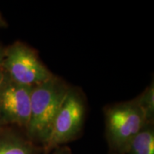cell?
Returning <instances> with one entry per match:
<instances>
[{
	"label": "cell",
	"mask_w": 154,
	"mask_h": 154,
	"mask_svg": "<svg viewBox=\"0 0 154 154\" xmlns=\"http://www.w3.org/2000/svg\"><path fill=\"white\" fill-rule=\"evenodd\" d=\"M69 87L63 79L53 75L32 88L29 121L25 130L26 137L34 144L41 143L44 146L47 143Z\"/></svg>",
	"instance_id": "6da1fadb"
},
{
	"label": "cell",
	"mask_w": 154,
	"mask_h": 154,
	"mask_svg": "<svg viewBox=\"0 0 154 154\" xmlns=\"http://www.w3.org/2000/svg\"><path fill=\"white\" fill-rule=\"evenodd\" d=\"M104 112L109 146L116 154H126L133 138L148 123L143 113L135 99L109 106Z\"/></svg>",
	"instance_id": "7a4b0ae2"
},
{
	"label": "cell",
	"mask_w": 154,
	"mask_h": 154,
	"mask_svg": "<svg viewBox=\"0 0 154 154\" xmlns=\"http://www.w3.org/2000/svg\"><path fill=\"white\" fill-rule=\"evenodd\" d=\"M86 106L82 92L70 86L54 121L49 137L43 146L46 153L78 136L84 124Z\"/></svg>",
	"instance_id": "3957f363"
},
{
	"label": "cell",
	"mask_w": 154,
	"mask_h": 154,
	"mask_svg": "<svg viewBox=\"0 0 154 154\" xmlns=\"http://www.w3.org/2000/svg\"><path fill=\"white\" fill-rule=\"evenodd\" d=\"M2 66L5 74L10 79L31 87L42 84L54 75L35 50L20 41L5 47Z\"/></svg>",
	"instance_id": "277c9868"
},
{
	"label": "cell",
	"mask_w": 154,
	"mask_h": 154,
	"mask_svg": "<svg viewBox=\"0 0 154 154\" xmlns=\"http://www.w3.org/2000/svg\"><path fill=\"white\" fill-rule=\"evenodd\" d=\"M32 88L14 82L4 74L0 83V113L6 125L26 129L30 117Z\"/></svg>",
	"instance_id": "5b68a950"
},
{
	"label": "cell",
	"mask_w": 154,
	"mask_h": 154,
	"mask_svg": "<svg viewBox=\"0 0 154 154\" xmlns=\"http://www.w3.org/2000/svg\"><path fill=\"white\" fill-rule=\"evenodd\" d=\"M4 127L0 128V154L37 153V147L27 137Z\"/></svg>",
	"instance_id": "8992f818"
},
{
	"label": "cell",
	"mask_w": 154,
	"mask_h": 154,
	"mask_svg": "<svg viewBox=\"0 0 154 154\" xmlns=\"http://www.w3.org/2000/svg\"><path fill=\"white\" fill-rule=\"evenodd\" d=\"M126 154H154L153 123H147L136 134Z\"/></svg>",
	"instance_id": "52a82bcc"
},
{
	"label": "cell",
	"mask_w": 154,
	"mask_h": 154,
	"mask_svg": "<svg viewBox=\"0 0 154 154\" xmlns=\"http://www.w3.org/2000/svg\"><path fill=\"white\" fill-rule=\"evenodd\" d=\"M136 101L143 113L148 123H153L154 119V84L153 81L144 91L136 97Z\"/></svg>",
	"instance_id": "ba28073f"
},
{
	"label": "cell",
	"mask_w": 154,
	"mask_h": 154,
	"mask_svg": "<svg viewBox=\"0 0 154 154\" xmlns=\"http://www.w3.org/2000/svg\"><path fill=\"white\" fill-rule=\"evenodd\" d=\"M5 47H4L2 44H0V83H1L2 80L4 77V73L3 71V59H4V56H5Z\"/></svg>",
	"instance_id": "9c48e42d"
},
{
	"label": "cell",
	"mask_w": 154,
	"mask_h": 154,
	"mask_svg": "<svg viewBox=\"0 0 154 154\" xmlns=\"http://www.w3.org/2000/svg\"><path fill=\"white\" fill-rule=\"evenodd\" d=\"M53 154H72V152L66 148H57Z\"/></svg>",
	"instance_id": "30bf717a"
},
{
	"label": "cell",
	"mask_w": 154,
	"mask_h": 154,
	"mask_svg": "<svg viewBox=\"0 0 154 154\" xmlns=\"http://www.w3.org/2000/svg\"><path fill=\"white\" fill-rule=\"evenodd\" d=\"M8 26V24L4 19L2 14L0 12V28H7Z\"/></svg>",
	"instance_id": "8fae6325"
}]
</instances>
